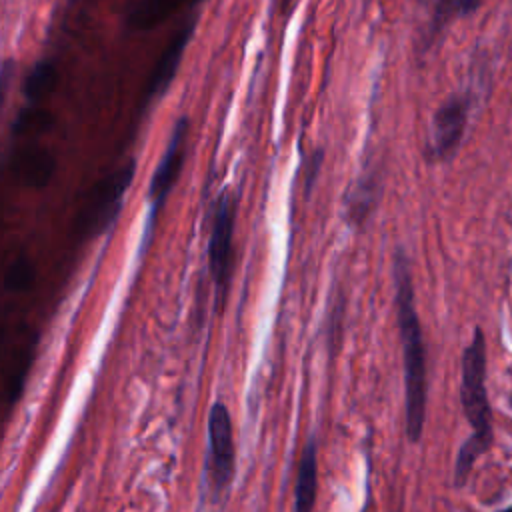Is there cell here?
Masks as SVG:
<instances>
[{
	"mask_svg": "<svg viewBox=\"0 0 512 512\" xmlns=\"http://www.w3.org/2000/svg\"><path fill=\"white\" fill-rule=\"evenodd\" d=\"M394 288L396 316L402 342L404 364V404H406V434L410 442H418L426 420L428 380H426V350L420 320L414 304L412 274L406 256L398 250L394 256Z\"/></svg>",
	"mask_w": 512,
	"mask_h": 512,
	"instance_id": "1",
	"label": "cell"
},
{
	"mask_svg": "<svg viewBox=\"0 0 512 512\" xmlns=\"http://www.w3.org/2000/svg\"><path fill=\"white\" fill-rule=\"evenodd\" d=\"M462 412L472 428V436L460 446L454 464V484L464 486L478 456H482L492 442V418L486 392V342L480 328L474 330L470 344L462 354V382H460Z\"/></svg>",
	"mask_w": 512,
	"mask_h": 512,
	"instance_id": "2",
	"label": "cell"
},
{
	"mask_svg": "<svg viewBox=\"0 0 512 512\" xmlns=\"http://www.w3.org/2000/svg\"><path fill=\"white\" fill-rule=\"evenodd\" d=\"M208 472L216 494H222L234 476L232 418L222 402H214L208 416Z\"/></svg>",
	"mask_w": 512,
	"mask_h": 512,
	"instance_id": "3",
	"label": "cell"
},
{
	"mask_svg": "<svg viewBox=\"0 0 512 512\" xmlns=\"http://www.w3.org/2000/svg\"><path fill=\"white\" fill-rule=\"evenodd\" d=\"M232 234H234V200L228 192H222L214 212H212V228H210V274L216 286L218 300L224 298L230 270H232Z\"/></svg>",
	"mask_w": 512,
	"mask_h": 512,
	"instance_id": "4",
	"label": "cell"
},
{
	"mask_svg": "<svg viewBox=\"0 0 512 512\" xmlns=\"http://www.w3.org/2000/svg\"><path fill=\"white\" fill-rule=\"evenodd\" d=\"M186 136H188V118L182 116L176 120L170 140L164 148V154L158 162V168L152 176L150 190H148V200H150V216H148V232L152 228V222L156 218V212L162 208L166 196L170 194L182 162H184V150H186Z\"/></svg>",
	"mask_w": 512,
	"mask_h": 512,
	"instance_id": "5",
	"label": "cell"
},
{
	"mask_svg": "<svg viewBox=\"0 0 512 512\" xmlns=\"http://www.w3.org/2000/svg\"><path fill=\"white\" fill-rule=\"evenodd\" d=\"M468 120V100L464 96L448 98L432 118L430 148L436 158H448L460 144Z\"/></svg>",
	"mask_w": 512,
	"mask_h": 512,
	"instance_id": "6",
	"label": "cell"
},
{
	"mask_svg": "<svg viewBox=\"0 0 512 512\" xmlns=\"http://www.w3.org/2000/svg\"><path fill=\"white\" fill-rule=\"evenodd\" d=\"M134 178V162L130 160L122 170H118L116 174H112L106 182L100 184L94 202L90 204V226L96 230H102L104 226H108L114 216L118 214L120 206H122V198L126 188L130 186Z\"/></svg>",
	"mask_w": 512,
	"mask_h": 512,
	"instance_id": "7",
	"label": "cell"
},
{
	"mask_svg": "<svg viewBox=\"0 0 512 512\" xmlns=\"http://www.w3.org/2000/svg\"><path fill=\"white\" fill-rule=\"evenodd\" d=\"M194 28H196V22L190 20L188 24H184L176 36L172 38V42L168 44V48L162 52L152 76H150V82H148V88H146V96L148 98H156V96H162L168 86L172 84L174 80V74L178 70V64L184 56V50L194 34Z\"/></svg>",
	"mask_w": 512,
	"mask_h": 512,
	"instance_id": "8",
	"label": "cell"
},
{
	"mask_svg": "<svg viewBox=\"0 0 512 512\" xmlns=\"http://www.w3.org/2000/svg\"><path fill=\"white\" fill-rule=\"evenodd\" d=\"M316 492H318V446L314 436H310L300 456L296 490H294V512H312L316 504Z\"/></svg>",
	"mask_w": 512,
	"mask_h": 512,
	"instance_id": "9",
	"label": "cell"
},
{
	"mask_svg": "<svg viewBox=\"0 0 512 512\" xmlns=\"http://www.w3.org/2000/svg\"><path fill=\"white\" fill-rule=\"evenodd\" d=\"M56 84V68L52 62L42 60L38 62L32 72L26 76L24 80V94L28 100H42L44 96H48L52 92Z\"/></svg>",
	"mask_w": 512,
	"mask_h": 512,
	"instance_id": "10",
	"label": "cell"
},
{
	"mask_svg": "<svg viewBox=\"0 0 512 512\" xmlns=\"http://www.w3.org/2000/svg\"><path fill=\"white\" fill-rule=\"evenodd\" d=\"M372 190H374V180L372 176L364 174V178L356 184L352 198H350V216H354L356 220L364 218V214L368 212V206L372 202Z\"/></svg>",
	"mask_w": 512,
	"mask_h": 512,
	"instance_id": "11",
	"label": "cell"
},
{
	"mask_svg": "<svg viewBox=\"0 0 512 512\" xmlns=\"http://www.w3.org/2000/svg\"><path fill=\"white\" fill-rule=\"evenodd\" d=\"M320 164H322V150H316V152H314V156L308 160V172H306V190H310V188H312V184H314V178H316V174H318V168H320Z\"/></svg>",
	"mask_w": 512,
	"mask_h": 512,
	"instance_id": "12",
	"label": "cell"
},
{
	"mask_svg": "<svg viewBox=\"0 0 512 512\" xmlns=\"http://www.w3.org/2000/svg\"><path fill=\"white\" fill-rule=\"evenodd\" d=\"M480 2H482V0H460V10H462L464 14H468V12L476 10V8L480 6Z\"/></svg>",
	"mask_w": 512,
	"mask_h": 512,
	"instance_id": "13",
	"label": "cell"
},
{
	"mask_svg": "<svg viewBox=\"0 0 512 512\" xmlns=\"http://www.w3.org/2000/svg\"><path fill=\"white\" fill-rule=\"evenodd\" d=\"M500 512H512V506H510V508H504V510H500Z\"/></svg>",
	"mask_w": 512,
	"mask_h": 512,
	"instance_id": "14",
	"label": "cell"
}]
</instances>
